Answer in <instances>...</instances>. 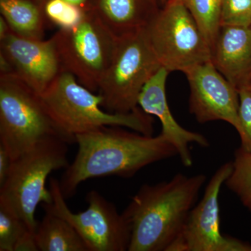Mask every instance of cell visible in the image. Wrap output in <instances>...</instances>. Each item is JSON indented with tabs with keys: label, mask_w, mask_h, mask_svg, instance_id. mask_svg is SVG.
Segmentation results:
<instances>
[{
	"label": "cell",
	"mask_w": 251,
	"mask_h": 251,
	"mask_svg": "<svg viewBox=\"0 0 251 251\" xmlns=\"http://www.w3.org/2000/svg\"><path fill=\"white\" fill-rule=\"evenodd\" d=\"M123 128L103 126L75 136L78 151L59 181L66 199L74 196L86 180L132 177L145 167L178 155L161 133L153 136Z\"/></svg>",
	"instance_id": "6da1fadb"
},
{
	"label": "cell",
	"mask_w": 251,
	"mask_h": 251,
	"mask_svg": "<svg viewBox=\"0 0 251 251\" xmlns=\"http://www.w3.org/2000/svg\"><path fill=\"white\" fill-rule=\"evenodd\" d=\"M206 180L203 174L179 173L169 181L142 186L122 213L130 228L128 251H168Z\"/></svg>",
	"instance_id": "7a4b0ae2"
},
{
	"label": "cell",
	"mask_w": 251,
	"mask_h": 251,
	"mask_svg": "<svg viewBox=\"0 0 251 251\" xmlns=\"http://www.w3.org/2000/svg\"><path fill=\"white\" fill-rule=\"evenodd\" d=\"M41 97L56 125L74 143L76 135L103 126L124 127L153 135L151 115L139 107L128 113L103 111L102 96L81 85L70 73H59Z\"/></svg>",
	"instance_id": "3957f363"
},
{
	"label": "cell",
	"mask_w": 251,
	"mask_h": 251,
	"mask_svg": "<svg viewBox=\"0 0 251 251\" xmlns=\"http://www.w3.org/2000/svg\"><path fill=\"white\" fill-rule=\"evenodd\" d=\"M52 138L74 143L52 120L41 95L16 74H0V144L12 160Z\"/></svg>",
	"instance_id": "277c9868"
},
{
	"label": "cell",
	"mask_w": 251,
	"mask_h": 251,
	"mask_svg": "<svg viewBox=\"0 0 251 251\" xmlns=\"http://www.w3.org/2000/svg\"><path fill=\"white\" fill-rule=\"evenodd\" d=\"M68 144L60 138L43 140L13 160L6 181L0 187L4 198L16 209L28 228L35 233V211L39 204L52 202L46 183L52 172L69 166Z\"/></svg>",
	"instance_id": "5b68a950"
},
{
	"label": "cell",
	"mask_w": 251,
	"mask_h": 251,
	"mask_svg": "<svg viewBox=\"0 0 251 251\" xmlns=\"http://www.w3.org/2000/svg\"><path fill=\"white\" fill-rule=\"evenodd\" d=\"M161 67L146 28L117 37L111 62L99 84L103 107L112 113L138 108L144 86Z\"/></svg>",
	"instance_id": "8992f818"
},
{
	"label": "cell",
	"mask_w": 251,
	"mask_h": 251,
	"mask_svg": "<svg viewBox=\"0 0 251 251\" xmlns=\"http://www.w3.org/2000/svg\"><path fill=\"white\" fill-rule=\"evenodd\" d=\"M63 72L95 92L111 62L117 37L88 9L75 25L52 36Z\"/></svg>",
	"instance_id": "52a82bcc"
},
{
	"label": "cell",
	"mask_w": 251,
	"mask_h": 251,
	"mask_svg": "<svg viewBox=\"0 0 251 251\" xmlns=\"http://www.w3.org/2000/svg\"><path fill=\"white\" fill-rule=\"evenodd\" d=\"M146 31L156 58L169 72L211 61L210 47L183 0L167 1Z\"/></svg>",
	"instance_id": "ba28073f"
},
{
	"label": "cell",
	"mask_w": 251,
	"mask_h": 251,
	"mask_svg": "<svg viewBox=\"0 0 251 251\" xmlns=\"http://www.w3.org/2000/svg\"><path fill=\"white\" fill-rule=\"evenodd\" d=\"M52 202L42 204L49 210L69 221L83 239L89 251H128L130 228L123 214L113 203L98 191H90L86 196L88 207L82 212H72L61 191L58 180L50 179Z\"/></svg>",
	"instance_id": "9c48e42d"
},
{
	"label": "cell",
	"mask_w": 251,
	"mask_h": 251,
	"mask_svg": "<svg viewBox=\"0 0 251 251\" xmlns=\"http://www.w3.org/2000/svg\"><path fill=\"white\" fill-rule=\"evenodd\" d=\"M232 170V162H227L216 171L168 251H251L250 244L224 235L221 230L220 191Z\"/></svg>",
	"instance_id": "30bf717a"
},
{
	"label": "cell",
	"mask_w": 251,
	"mask_h": 251,
	"mask_svg": "<svg viewBox=\"0 0 251 251\" xmlns=\"http://www.w3.org/2000/svg\"><path fill=\"white\" fill-rule=\"evenodd\" d=\"M189 84V111L199 123L224 121L241 130L238 90L211 61L184 72Z\"/></svg>",
	"instance_id": "8fae6325"
},
{
	"label": "cell",
	"mask_w": 251,
	"mask_h": 251,
	"mask_svg": "<svg viewBox=\"0 0 251 251\" xmlns=\"http://www.w3.org/2000/svg\"><path fill=\"white\" fill-rule=\"evenodd\" d=\"M0 52L11 64L14 74L39 95L62 72L52 37L28 39L11 30L0 39Z\"/></svg>",
	"instance_id": "7c38bea8"
},
{
	"label": "cell",
	"mask_w": 251,
	"mask_h": 251,
	"mask_svg": "<svg viewBox=\"0 0 251 251\" xmlns=\"http://www.w3.org/2000/svg\"><path fill=\"white\" fill-rule=\"evenodd\" d=\"M161 67L144 86L138 99V106L144 112L156 117L161 122V134L173 144L185 167L193 165L190 145L195 143L207 148L209 143L206 137L184 128L176 122L171 111L166 96V81L169 74Z\"/></svg>",
	"instance_id": "4fadbf2b"
},
{
	"label": "cell",
	"mask_w": 251,
	"mask_h": 251,
	"mask_svg": "<svg viewBox=\"0 0 251 251\" xmlns=\"http://www.w3.org/2000/svg\"><path fill=\"white\" fill-rule=\"evenodd\" d=\"M211 62L237 90L250 85L251 27H221L211 50Z\"/></svg>",
	"instance_id": "5bb4252c"
},
{
	"label": "cell",
	"mask_w": 251,
	"mask_h": 251,
	"mask_svg": "<svg viewBox=\"0 0 251 251\" xmlns=\"http://www.w3.org/2000/svg\"><path fill=\"white\" fill-rule=\"evenodd\" d=\"M153 0H95L91 8L109 30L116 37L148 27L158 14Z\"/></svg>",
	"instance_id": "9a60e30c"
},
{
	"label": "cell",
	"mask_w": 251,
	"mask_h": 251,
	"mask_svg": "<svg viewBox=\"0 0 251 251\" xmlns=\"http://www.w3.org/2000/svg\"><path fill=\"white\" fill-rule=\"evenodd\" d=\"M45 212L34 233L39 251H89L69 221L49 210Z\"/></svg>",
	"instance_id": "2e32d148"
},
{
	"label": "cell",
	"mask_w": 251,
	"mask_h": 251,
	"mask_svg": "<svg viewBox=\"0 0 251 251\" xmlns=\"http://www.w3.org/2000/svg\"><path fill=\"white\" fill-rule=\"evenodd\" d=\"M1 16L11 30L31 39H44L48 24L42 10L29 0H0Z\"/></svg>",
	"instance_id": "e0dca14e"
},
{
	"label": "cell",
	"mask_w": 251,
	"mask_h": 251,
	"mask_svg": "<svg viewBox=\"0 0 251 251\" xmlns=\"http://www.w3.org/2000/svg\"><path fill=\"white\" fill-rule=\"evenodd\" d=\"M211 50L221 29V0H183Z\"/></svg>",
	"instance_id": "ac0fdd59"
},
{
	"label": "cell",
	"mask_w": 251,
	"mask_h": 251,
	"mask_svg": "<svg viewBox=\"0 0 251 251\" xmlns=\"http://www.w3.org/2000/svg\"><path fill=\"white\" fill-rule=\"evenodd\" d=\"M232 164V172L225 185L251 211V152L237 149Z\"/></svg>",
	"instance_id": "d6986e66"
},
{
	"label": "cell",
	"mask_w": 251,
	"mask_h": 251,
	"mask_svg": "<svg viewBox=\"0 0 251 251\" xmlns=\"http://www.w3.org/2000/svg\"><path fill=\"white\" fill-rule=\"evenodd\" d=\"M27 230L30 229L16 209L0 197V251H14L18 239Z\"/></svg>",
	"instance_id": "ffe728a7"
},
{
	"label": "cell",
	"mask_w": 251,
	"mask_h": 251,
	"mask_svg": "<svg viewBox=\"0 0 251 251\" xmlns=\"http://www.w3.org/2000/svg\"><path fill=\"white\" fill-rule=\"evenodd\" d=\"M41 9L48 25L62 29L77 24L83 18L87 8L74 6L64 0H48Z\"/></svg>",
	"instance_id": "44dd1931"
},
{
	"label": "cell",
	"mask_w": 251,
	"mask_h": 251,
	"mask_svg": "<svg viewBox=\"0 0 251 251\" xmlns=\"http://www.w3.org/2000/svg\"><path fill=\"white\" fill-rule=\"evenodd\" d=\"M221 26L251 27V0H221Z\"/></svg>",
	"instance_id": "7402d4cb"
},
{
	"label": "cell",
	"mask_w": 251,
	"mask_h": 251,
	"mask_svg": "<svg viewBox=\"0 0 251 251\" xmlns=\"http://www.w3.org/2000/svg\"><path fill=\"white\" fill-rule=\"evenodd\" d=\"M239 97V119L241 130L240 148L251 152V88L245 86L238 90Z\"/></svg>",
	"instance_id": "603a6c76"
},
{
	"label": "cell",
	"mask_w": 251,
	"mask_h": 251,
	"mask_svg": "<svg viewBox=\"0 0 251 251\" xmlns=\"http://www.w3.org/2000/svg\"><path fill=\"white\" fill-rule=\"evenodd\" d=\"M14 251H39L34 232L30 230L25 232L16 243Z\"/></svg>",
	"instance_id": "cb8c5ba5"
},
{
	"label": "cell",
	"mask_w": 251,
	"mask_h": 251,
	"mask_svg": "<svg viewBox=\"0 0 251 251\" xmlns=\"http://www.w3.org/2000/svg\"><path fill=\"white\" fill-rule=\"evenodd\" d=\"M12 158L4 145L0 144V187L4 185L9 175Z\"/></svg>",
	"instance_id": "d4e9b609"
},
{
	"label": "cell",
	"mask_w": 251,
	"mask_h": 251,
	"mask_svg": "<svg viewBox=\"0 0 251 251\" xmlns=\"http://www.w3.org/2000/svg\"><path fill=\"white\" fill-rule=\"evenodd\" d=\"M11 29L4 18L0 17V39H3L6 34H9Z\"/></svg>",
	"instance_id": "484cf974"
},
{
	"label": "cell",
	"mask_w": 251,
	"mask_h": 251,
	"mask_svg": "<svg viewBox=\"0 0 251 251\" xmlns=\"http://www.w3.org/2000/svg\"><path fill=\"white\" fill-rule=\"evenodd\" d=\"M48 0H44V3L46 2ZM64 1H67V2L70 3L74 6H79L81 8L87 7V3L88 2V0H64Z\"/></svg>",
	"instance_id": "4316f807"
},
{
	"label": "cell",
	"mask_w": 251,
	"mask_h": 251,
	"mask_svg": "<svg viewBox=\"0 0 251 251\" xmlns=\"http://www.w3.org/2000/svg\"><path fill=\"white\" fill-rule=\"evenodd\" d=\"M163 1H166H166H168V0H163Z\"/></svg>",
	"instance_id": "83f0119b"
},
{
	"label": "cell",
	"mask_w": 251,
	"mask_h": 251,
	"mask_svg": "<svg viewBox=\"0 0 251 251\" xmlns=\"http://www.w3.org/2000/svg\"><path fill=\"white\" fill-rule=\"evenodd\" d=\"M249 86H250V87H251V83H250V85H249Z\"/></svg>",
	"instance_id": "f1b7e54d"
}]
</instances>
